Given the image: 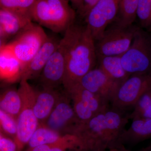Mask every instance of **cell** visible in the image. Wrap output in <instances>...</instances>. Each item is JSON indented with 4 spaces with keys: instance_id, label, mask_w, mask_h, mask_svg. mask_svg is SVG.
<instances>
[{
    "instance_id": "32",
    "label": "cell",
    "mask_w": 151,
    "mask_h": 151,
    "mask_svg": "<svg viewBox=\"0 0 151 151\" xmlns=\"http://www.w3.org/2000/svg\"><path fill=\"white\" fill-rule=\"evenodd\" d=\"M68 1L72 3L73 5L77 8L78 9L81 6L82 2V0H68Z\"/></svg>"
},
{
    "instance_id": "12",
    "label": "cell",
    "mask_w": 151,
    "mask_h": 151,
    "mask_svg": "<svg viewBox=\"0 0 151 151\" xmlns=\"http://www.w3.org/2000/svg\"><path fill=\"white\" fill-rule=\"evenodd\" d=\"M65 46L64 40H60L41 73V79L45 88L52 89L62 84L65 75Z\"/></svg>"
},
{
    "instance_id": "27",
    "label": "cell",
    "mask_w": 151,
    "mask_h": 151,
    "mask_svg": "<svg viewBox=\"0 0 151 151\" xmlns=\"http://www.w3.org/2000/svg\"><path fill=\"white\" fill-rule=\"evenodd\" d=\"M151 105V89L144 93L135 104L134 110L129 115V119L137 118L144 110Z\"/></svg>"
},
{
    "instance_id": "36",
    "label": "cell",
    "mask_w": 151,
    "mask_h": 151,
    "mask_svg": "<svg viewBox=\"0 0 151 151\" xmlns=\"http://www.w3.org/2000/svg\"><path fill=\"white\" fill-rule=\"evenodd\" d=\"M149 34V35H150V39L151 40V31L149 32H148Z\"/></svg>"
},
{
    "instance_id": "14",
    "label": "cell",
    "mask_w": 151,
    "mask_h": 151,
    "mask_svg": "<svg viewBox=\"0 0 151 151\" xmlns=\"http://www.w3.org/2000/svg\"><path fill=\"white\" fill-rule=\"evenodd\" d=\"M22 70L8 44L4 45L0 50V80L11 83L21 79Z\"/></svg>"
},
{
    "instance_id": "15",
    "label": "cell",
    "mask_w": 151,
    "mask_h": 151,
    "mask_svg": "<svg viewBox=\"0 0 151 151\" xmlns=\"http://www.w3.org/2000/svg\"><path fill=\"white\" fill-rule=\"evenodd\" d=\"M151 138V119L138 118L128 129L124 130L119 138L117 147L135 145Z\"/></svg>"
},
{
    "instance_id": "10",
    "label": "cell",
    "mask_w": 151,
    "mask_h": 151,
    "mask_svg": "<svg viewBox=\"0 0 151 151\" xmlns=\"http://www.w3.org/2000/svg\"><path fill=\"white\" fill-rule=\"evenodd\" d=\"M121 0H100L85 17L86 25L95 41L116 19Z\"/></svg>"
},
{
    "instance_id": "6",
    "label": "cell",
    "mask_w": 151,
    "mask_h": 151,
    "mask_svg": "<svg viewBox=\"0 0 151 151\" xmlns=\"http://www.w3.org/2000/svg\"><path fill=\"white\" fill-rule=\"evenodd\" d=\"M139 27H127L115 24L106 29L103 35L95 41L97 58L121 56L129 48Z\"/></svg>"
},
{
    "instance_id": "18",
    "label": "cell",
    "mask_w": 151,
    "mask_h": 151,
    "mask_svg": "<svg viewBox=\"0 0 151 151\" xmlns=\"http://www.w3.org/2000/svg\"><path fill=\"white\" fill-rule=\"evenodd\" d=\"M66 92L69 94L77 96L92 111L94 116L109 108V103L84 89L79 84H76Z\"/></svg>"
},
{
    "instance_id": "31",
    "label": "cell",
    "mask_w": 151,
    "mask_h": 151,
    "mask_svg": "<svg viewBox=\"0 0 151 151\" xmlns=\"http://www.w3.org/2000/svg\"><path fill=\"white\" fill-rule=\"evenodd\" d=\"M108 151H130L125 148L124 146H120L109 149Z\"/></svg>"
},
{
    "instance_id": "33",
    "label": "cell",
    "mask_w": 151,
    "mask_h": 151,
    "mask_svg": "<svg viewBox=\"0 0 151 151\" xmlns=\"http://www.w3.org/2000/svg\"><path fill=\"white\" fill-rule=\"evenodd\" d=\"M1 36H0V50H1L2 47L4 45L2 44V41L1 38Z\"/></svg>"
},
{
    "instance_id": "28",
    "label": "cell",
    "mask_w": 151,
    "mask_h": 151,
    "mask_svg": "<svg viewBox=\"0 0 151 151\" xmlns=\"http://www.w3.org/2000/svg\"><path fill=\"white\" fill-rule=\"evenodd\" d=\"M100 0H82L78 11L80 15L85 18L88 12Z\"/></svg>"
},
{
    "instance_id": "2",
    "label": "cell",
    "mask_w": 151,
    "mask_h": 151,
    "mask_svg": "<svg viewBox=\"0 0 151 151\" xmlns=\"http://www.w3.org/2000/svg\"><path fill=\"white\" fill-rule=\"evenodd\" d=\"M62 38L66 52L62 84L67 91L94 68L97 58L95 40L87 25H71L65 31Z\"/></svg>"
},
{
    "instance_id": "35",
    "label": "cell",
    "mask_w": 151,
    "mask_h": 151,
    "mask_svg": "<svg viewBox=\"0 0 151 151\" xmlns=\"http://www.w3.org/2000/svg\"><path fill=\"white\" fill-rule=\"evenodd\" d=\"M89 151H106V150H91Z\"/></svg>"
},
{
    "instance_id": "13",
    "label": "cell",
    "mask_w": 151,
    "mask_h": 151,
    "mask_svg": "<svg viewBox=\"0 0 151 151\" xmlns=\"http://www.w3.org/2000/svg\"><path fill=\"white\" fill-rule=\"evenodd\" d=\"M60 40L55 38L48 37L33 58L24 68L21 79L28 81L40 74L51 55L57 47Z\"/></svg>"
},
{
    "instance_id": "5",
    "label": "cell",
    "mask_w": 151,
    "mask_h": 151,
    "mask_svg": "<svg viewBox=\"0 0 151 151\" xmlns=\"http://www.w3.org/2000/svg\"><path fill=\"white\" fill-rule=\"evenodd\" d=\"M18 91L22 99L21 110L17 119V132L14 137L17 151H20L28 144L31 137L39 127V121L36 117L33 106L36 93L28 83L27 80L21 79Z\"/></svg>"
},
{
    "instance_id": "30",
    "label": "cell",
    "mask_w": 151,
    "mask_h": 151,
    "mask_svg": "<svg viewBox=\"0 0 151 151\" xmlns=\"http://www.w3.org/2000/svg\"><path fill=\"white\" fill-rule=\"evenodd\" d=\"M138 118L151 119V105L144 110L136 119Z\"/></svg>"
},
{
    "instance_id": "8",
    "label": "cell",
    "mask_w": 151,
    "mask_h": 151,
    "mask_svg": "<svg viewBox=\"0 0 151 151\" xmlns=\"http://www.w3.org/2000/svg\"><path fill=\"white\" fill-rule=\"evenodd\" d=\"M47 37L42 27L31 23L22 31L15 40L8 44L23 69L33 58Z\"/></svg>"
},
{
    "instance_id": "23",
    "label": "cell",
    "mask_w": 151,
    "mask_h": 151,
    "mask_svg": "<svg viewBox=\"0 0 151 151\" xmlns=\"http://www.w3.org/2000/svg\"><path fill=\"white\" fill-rule=\"evenodd\" d=\"M36 0H0V9L31 17V11ZM32 19V18H31Z\"/></svg>"
},
{
    "instance_id": "16",
    "label": "cell",
    "mask_w": 151,
    "mask_h": 151,
    "mask_svg": "<svg viewBox=\"0 0 151 151\" xmlns=\"http://www.w3.org/2000/svg\"><path fill=\"white\" fill-rule=\"evenodd\" d=\"M59 96L52 89H45L36 93L35 100L33 106L34 113L39 122H45L56 105Z\"/></svg>"
},
{
    "instance_id": "7",
    "label": "cell",
    "mask_w": 151,
    "mask_h": 151,
    "mask_svg": "<svg viewBox=\"0 0 151 151\" xmlns=\"http://www.w3.org/2000/svg\"><path fill=\"white\" fill-rule=\"evenodd\" d=\"M151 89V73L130 76L119 86L113 100L111 107L124 113L134 107L140 97Z\"/></svg>"
},
{
    "instance_id": "38",
    "label": "cell",
    "mask_w": 151,
    "mask_h": 151,
    "mask_svg": "<svg viewBox=\"0 0 151 151\" xmlns=\"http://www.w3.org/2000/svg\"><path fill=\"white\" fill-rule=\"evenodd\" d=\"M1 135H0V139H1Z\"/></svg>"
},
{
    "instance_id": "1",
    "label": "cell",
    "mask_w": 151,
    "mask_h": 151,
    "mask_svg": "<svg viewBox=\"0 0 151 151\" xmlns=\"http://www.w3.org/2000/svg\"><path fill=\"white\" fill-rule=\"evenodd\" d=\"M129 119V115L108 108L79 124L72 134L76 138L78 151L106 150L117 147Z\"/></svg>"
},
{
    "instance_id": "17",
    "label": "cell",
    "mask_w": 151,
    "mask_h": 151,
    "mask_svg": "<svg viewBox=\"0 0 151 151\" xmlns=\"http://www.w3.org/2000/svg\"><path fill=\"white\" fill-rule=\"evenodd\" d=\"M29 17L0 9V24L4 35H12L21 32L31 23Z\"/></svg>"
},
{
    "instance_id": "21",
    "label": "cell",
    "mask_w": 151,
    "mask_h": 151,
    "mask_svg": "<svg viewBox=\"0 0 151 151\" xmlns=\"http://www.w3.org/2000/svg\"><path fill=\"white\" fill-rule=\"evenodd\" d=\"M22 104L19 91L9 89L0 94V109L16 119L21 110Z\"/></svg>"
},
{
    "instance_id": "9",
    "label": "cell",
    "mask_w": 151,
    "mask_h": 151,
    "mask_svg": "<svg viewBox=\"0 0 151 151\" xmlns=\"http://www.w3.org/2000/svg\"><path fill=\"white\" fill-rule=\"evenodd\" d=\"M69 94L59 96L56 105L48 118L45 126L62 135L70 134L80 124L76 116Z\"/></svg>"
},
{
    "instance_id": "37",
    "label": "cell",
    "mask_w": 151,
    "mask_h": 151,
    "mask_svg": "<svg viewBox=\"0 0 151 151\" xmlns=\"http://www.w3.org/2000/svg\"><path fill=\"white\" fill-rule=\"evenodd\" d=\"M147 147L151 149V145L150 146H149V147Z\"/></svg>"
},
{
    "instance_id": "4",
    "label": "cell",
    "mask_w": 151,
    "mask_h": 151,
    "mask_svg": "<svg viewBox=\"0 0 151 151\" xmlns=\"http://www.w3.org/2000/svg\"><path fill=\"white\" fill-rule=\"evenodd\" d=\"M121 58L124 70L129 76L151 73V40L148 32L139 28L129 48Z\"/></svg>"
},
{
    "instance_id": "3",
    "label": "cell",
    "mask_w": 151,
    "mask_h": 151,
    "mask_svg": "<svg viewBox=\"0 0 151 151\" xmlns=\"http://www.w3.org/2000/svg\"><path fill=\"white\" fill-rule=\"evenodd\" d=\"M68 0H36L31 11L32 19L56 32L73 24L75 14Z\"/></svg>"
},
{
    "instance_id": "20",
    "label": "cell",
    "mask_w": 151,
    "mask_h": 151,
    "mask_svg": "<svg viewBox=\"0 0 151 151\" xmlns=\"http://www.w3.org/2000/svg\"><path fill=\"white\" fill-rule=\"evenodd\" d=\"M139 0H121L114 24L127 27L133 25L137 18V11Z\"/></svg>"
},
{
    "instance_id": "22",
    "label": "cell",
    "mask_w": 151,
    "mask_h": 151,
    "mask_svg": "<svg viewBox=\"0 0 151 151\" xmlns=\"http://www.w3.org/2000/svg\"><path fill=\"white\" fill-rule=\"evenodd\" d=\"M64 135L50 129L45 126L38 127L28 143L29 149L42 145L58 142L62 139Z\"/></svg>"
},
{
    "instance_id": "34",
    "label": "cell",
    "mask_w": 151,
    "mask_h": 151,
    "mask_svg": "<svg viewBox=\"0 0 151 151\" xmlns=\"http://www.w3.org/2000/svg\"><path fill=\"white\" fill-rule=\"evenodd\" d=\"M139 151H151V149L149 148L148 147H147Z\"/></svg>"
},
{
    "instance_id": "19",
    "label": "cell",
    "mask_w": 151,
    "mask_h": 151,
    "mask_svg": "<svg viewBox=\"0 0 151 151\" xmlns=\"http://www.w3.org/2000/svg\"><path fill=\"white\" fill-rule=\"evenodd\" d=\"M97 60L98 67L121 85L129 77L122 65L121 56L100 57L97 58Z\"/></svg>"
},
{
    "instance_id": "26",
    "label": "cell",
    "mask_w": 151,
    "mask_h": 151,
    "mask_svg": "<svg viewBox=\"0 0 151 151\" xmlns=\"http://www.w3.org/2000/svg\"><path fill=\"white\" fill-rule=\"evenodd\" d=\"M0 126L6 134L15 137L17 132V119L1 109Z\"/></svg>"
},
{
    "instance_id": "25",
    "label": "cell",
    "mask_w": 151,
    "mask_h": 151,
    "mask_svg": "<svg viewBox=\"0 0 151 151\" xmlns=\"http://www.w3.org/2000/svg\"><path fill=\"white\" fill-rule=\"evenodd\" d=\"M74 148L75 143L73 136L66 134L64 135L62 139L58 142L37 146L28 149L27 151H66V149Z\"/></svg>"
},
{
    "instance_id": "24",
    "label": "cell",
    "mask_w": 151,
    "mask_h": 151,
    "mask_svg": "<svg viewBox=\"0 0 151 151\" xmlns=\"http://www.w3.org/2000/svg\"><path fill=\"white\" fill-rule=\"evenodd\" d=\"M138 19L142 29L151 31V0H139L137 11Z\"/></svg>"
},
{
    "instance_id": "11",
    "label": "cell",
    "mask_w": 151,
    "mask_h": 151,
    "mask_svg": "<svg viewBox=\"0 0 151 151\" xmlns=\"http://www.w3.org/2000/svg\"><path fill=\"white\" fill-rule=\"evenodd\" d=\"M78 84L109 103H111L121 85L99 67L90 70L81 78Z\"/></svg>"
},
{
    "instance_id": "29",
    "label": "cell",
    "mask_w": 151,
    "mask_h": 151,
    "mask_svg": "<svg viewBox=\"0 0 151 151\" xmlns=\"http://www.w3.org/2000/svg\"><path fill=\"white\" fill-rule=\"evenodd\" d=\"M0 151H17L16 144L11 139L1 137L0 139Z\"/></svg>"
}]
</instances>
